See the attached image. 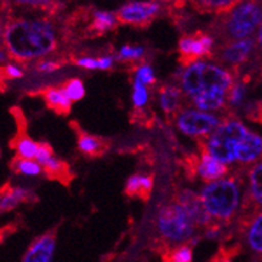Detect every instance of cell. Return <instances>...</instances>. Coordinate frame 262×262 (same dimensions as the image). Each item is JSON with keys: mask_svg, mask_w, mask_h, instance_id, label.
Instances as JSON below:
<instances>
[{"mask_svg": "<svg viewBox=\"0 0 262 262\" xmlns=\"http://www.w3.org/2000/svg\"><path fill=\"white\" fill-rule=\"evenodd\" d=\"M249 189L245 201L249 202L254 209H262V161L254 163L249 169Z\"/></svg>", "mask_w": 262, "mask_h": 262, "instance_id": "obj_15", "label": "cell"}, {"mask_svg": "<svg viewBox=\"0 0 262 262\" xmlns=\"http://www.w3.org/2000/svg\"><path fill=\"white\" fill-rule=\"evenodd\" d=\"M15 148H16L17 157L23 159H36L39 143L32 141L28 135L19 134L15 139Z\"/></svg>", "mask_w": 262, "mask_h": 262, "instance_id": "obj_22", "label": "cell"}, {"mask_svg": "<svg viewBox=\"0 0 262 262\" xmlns=\"http://www.w3.org/2000/svg\"><path fill=\"white\" fill-rule=\"evenodd\" d=\"M134 80H138V82L143 83L145 86H151L156 82V76L150 66L142 64L139 66L138 69L135 70L134 73Z\"/></svg>", "mask_w": 262, "mask_h": 262, "instance_id": "obj_29", "label": "cell"}, {"mask_svg": "<svg viewBox=\"0 0 262 262\" xmlns=\"http://www.w3.org/2000/svg\"><path fill=\"white\" fill-rule=\"evenodd\" d=\"M213 47L214 39L204 32L183 36L178 43L181 62L185 64V67H189L193 63L198 62V58L211 55Z\"/></svg>", "mask_w": 262, "mask_h": 262, "instance_id": "obj_9", "label": "cell"}, {"mask_svg": "<svg viewBox=\"0 0 262 262\" xmlns=\"http://www.w3.org/2000/svg\"><path fill=\"white\" fill-rule=\"evenodd\" d=\"M176 201L189 211L190 215L194 218V221L196 222L198 226H204L206 229L211 222H214L210 215L207 214L201 196L194 193V191H191V190L183 189L178 191Z\"/></svg>", "mask_w": 262, "mask_h": 262, "instance_id": "obj_12", "label": "cell"}, {"mask_svg": "<svg viewBox=\"0 0 262 262\" xmlns=\"http://www.w3.org/2000/svg\"><path fill=\"white\" fill-rule=\"evenodd\" d=\"M60 69V63L54 62V60H40L36 64V70L40 73H54Z\"/></svg>", "mask_w": 262, "mask_h": 262, "instance_id": "obj_33", "label": "cell"}, {"mask_svg": "<svg viewBox=\"0 0 262 262\" xmlns=\"http://www.w3.org/2000/svg\"><path fill=\"white\" fill-rule=\"evenodd\" d=\"M28 190L21 189V187H11L10 185H4L2 187V198H0V207L2 213H7L12 210L19 204H25L34 198Z\"/></svg>", "mask_w": 262, "mask_h": 262, "instance_id": "obj_16", "label": "cell"}, {"mask_svg": "<svg viewBox=\"0 0 262 262\" xmlns=\"http://www.w3.org/2000/svg\"><path fill=\"white\" fill-rule=\"evenodd\" d=\"M133 103H134L135 108H142L143 106H146L148 100V91L147 86H145L143 83L138 82V80H134L133 83Z\"/></svg>", "mask_w": 262, "mask_h": 262, "instance_id": "obj_27", "label": "cell"}, {"mask_svg": "<svg viewBox=\"0 0 262 262\" xmlns=\"http://www.w3.org/2000/svg\"><path fill=\"white\" fill-rule=\"evenodd\" d=\"M200 196L214 222H229L241 205V191L235 178H222L206 183Z\"/></svg>", "mask_w": 262, "mask_h": 262, "instance_id": "obj_4", "label": "cell"}, {"mask_svg": "<svg viewBox=\"0 0 262 262\" xmlns=\"http://www.w3.org/2000/svg\"><path fill=\"white\" fill-rule=\"evenodd\" d=\"M196 222L189 211L177 201L163 206L157 218V229L166 241L172 244H183L193 237Z\"/></svg>", "mask_w": 262, "mask_h": 262, "instance_id": "obj_6", "label": "cell"}, {"mask_svg": "<svg viewBox=\"0 0 262 262\" xmlns=\"http://www.w3.org/2000/svg\"><path fill=\"white\" fill-rule=\"evenodd\" d=\"M117 14L110 11H95L93 14V21L90 26V32L94 35H102L114 30L118 26Z\"/></svg>", "mask_w": 262, "mask_h": 262, "instance_id": "obj_21", "label": "cell"}, {"mask_svg": "<svg viewBox=\"0 0 262 262\" xmlns=\"http://www.w3.org/2000/svg\"><path fill=\"white\" fill-rule=\"evenodd\" d=\"M234 83L233 74L225 67L198 60L183 71L181 90L196 110L207 113L224 108Z\"/></svg>", "mask_w": 262, "mask_h": 262, "instance_id": "obj_1", "label": "cell"}, {"mask_svg": "<svg viewBox=\"0 0 262 262\" xmlns=\"http://www.w3.org/2000/svg\"><path fill=\"white\" fill-rule=\"evenodd\" d=\"M196 172L201 180L206 183L214 182V181L222 180L229 172L228 166L217 161L215 158L209 154V152L202 147L201 152V159L196 162Z\"/></svg>", "mask_w": 262, "mask_h": 262, "instance_id": "obj_13", "label": "cell"}, {"mask_svg": "<svg viewBox=\"0 0 262 262\" xmlns=\"http://www.w3.org/2000/svg\"><path fill=\"white\" fill-rule=\"evenodd\" d=\"M62 89L71 102L80 100L84 97V94H86L84 86H83V82L79 78H73V79H70L69 82H66L64 84H63Z\"/></svg>", "mask_w": 262, "mask_h": 262, "instance_id": "obj_25", "label": "cell"}, {"mask_svg": "<svg viewBox=\"0 0 262 262\" xmlns=\"http://www.w3.org/2000/svg\"><path fill=\"white\" fill-rule=\"evenodd\" d=\"M41 167H43V172H45L49 178L63 181V182H64L63 178H66V181L69 182V166H67V163L60 161V159L52 157V158H50Z\"/></svg>", "mask_w": 262, "mask_h": 262, "instance_id": "obj_23", "label": "cell"}, {"mask_svg": "<svg viewBox=\"0 0 262 262\" xmlns=\"http://www.w3.org/2000/svg\"><path fill=\"white\" fill-rule=\"evenodd\" d=\"M204 148L224 165H254L262 161V137L238 119H225L209 135Z\"/></svg>", "mask_w": 262, "mask_h": 262, "instance_id": "obj_2", "label": "cell"}, {"mask_svg": "<svg viewBox=\"0 0 262 262\" xmlns=\"http://www.w3.org/2000/svg\"><path fill=\"white\" fill-rule=\"evenodd\" d=\"M12 169L16 172H19V174L30 177L39 176L43 171L41 165L39 162H36L35 159H23L19 158V157H16L12 161Z\"/></svg>", "mask_w": 262, "mask_h": 262, "instance_id": "obj_24", "label": "cell"}, {"mask_svg": "<svg viewBox=\"0 0 262 262\" xmlns=\"http://www.w3.org/2000/svg\"><path fill=\"white\" fill-rule=\"evenodd\" d=\"M245 94H246V84L245 82H239L234 83V86L230 90V94H229L228 98V104L231 107H238L239 104L244 102L245 99Z\"/></svg>", "mask_w": 262, "mask_h": 262, "instance_id": "obj_28", "label": "cell"}, {"mask_svg": "<svg viewBox=\"0 0 262 262\" xmlns=\"http://www.w3.org/2000/svg\"><path fill=\"white\" fill-rule=\"evenodd\" d=\"M255 45H257V39L254 38L226 43L220 50L218 59L231 69H238L239 66H242L250 59L253 51L255 50Z\"/></svg>", "mask_w": 262, "mask_h": 262, "instance_id": "obj_10", "label": "cell"}, {"mask_svg": "<svg viewBox=\"0 0 262 262\" xmlns=\"http://www.w3.org/2000/svg\"><path fill=\"white\" fill-rule=\"evenodd\" d=\"M152 190V177L151 176H131L126 182L124 193L130 196H139L142 200H148Z\"/></svg>", "mask_w": 262, "mask_h": 262, "instance_id": "obj_19", "label": "cell"}, {"mask_svg": "<svg viewBox=\"0 0 262 262\" xmlns=\"http://www.w3.org/2000/svg\"><path fill=\"white\" fill-rule=\"evenodd\" d=\"M3 75L7 79H19L23 76V71H21L17 66L15 64H7L3 67Z\"/></svg>", "mask_w": 262, "mask_h": 262, "instance_id": "obj_34", "label": "cell"}, {"mask_svg": "<svg viewBox=\"0 0 262 262\" xmlns=\"http://www.w3.org/2000/svg\"><path fill=\"white\" fill-rule=\"evenodd\" d=\"M52 157H54V151H52L51 146H50L49 143H46V142H40V143H39L38 154H36V159H35V161L43 166L50 158H52Z\"/></svg>", "mask_w": 262, "mask_h": 262, "instance_id": "obj_31", "label": "cell"}, {"mask_svg": "<svg viewBox=\"0 0 262 262\" xmlns=\"http://www.w3.org/2000/svg\"><path fill=\"white\" fill-rule=\"evenodd\" d=\"M76 135H78V148L84 156L89 157H100L108 148V142L103 138L95 137V135L87 134L86 131L76 128Z\"/></svg>", "mask_w": 262, "mask_h": 262, "instance_id": "obj_14", "label": "cell"}, {"mask_svg": "<svg viewBox=\"0 0 262 262\" xmlns=\"http://www.w3.org/2000/svg\"><path fill=\"white\" fill-rule=\"evenodd\" d=\"M41 97L45 99L46 104L49 108L54 110L58 114L66 115L71 110V100L66 95L63 89H55V87H47L41 91Z\"/></svg>", "mask_w": 262, "mask_h": 262, "instance_id": "obj_17", "label": "cell"}, {"mask_svg": "<svg viewBox=\"0 0 262 262\" xmlns=\"http://www.w3.org/2000/svg\"><path fill=\"white\" fill-rule=\"evenodd\" d=\"M246 242L254 254L262 255V210L255 211L246 228Z\"/></svg>", "mask_w": 262, "mask_h": 262, "instance_id": "obj_18", "label": "cell"}, {"mask_svg": "<svg viewBox=\"0 0 262 262\" xmlns=\"http://www.w3.org/2000/svg\"><path fill=\"white\" fill-rule=\"evenodd\" d=\"M222 119L215 114L196 108H186L177 115V126L190 137H209L220 127Z\"/></svg>", "mask_w": 262, "mask_h": 262, "instance_id": "obj_7", "label": "cell"}, {"mask_svg": "<svg viewBox=\"0 0 262 262\" xmlns=\"http://www.w3.org/2000/svg\"><path fill=\"white\" fill-rule=\"evenodd\" d=\"M262 25V3L244 2L237 4L222 19L220 31L222 38L230 41L252 39Z\"/></svg>", "mask_w": 262, "mask_h": 262, "instance_id": "obj_5", "label": "cell"}, {"mask_svg": "<svg viewBox=\"0 0 262 262\" xmlns=\"http://www.w3.org/2000/svg\"><path fill=\"white\" fill-rule=\"evenodd\" d=\"M257 45H258L259 49L262 50V25L261 27H259L258 32H257Z\"/></svg>", "mask_w": 262, "mask_h": 262, "instance_id": "obj_35", "label": "cell"}, {"mask_svg": "<svg viewBox=\"0 0 262 262\" xmlns=\"http://www.w3.org/2000/svg\"><path fill=\"white\" fill-rule=\"evenodd\" d=\"M3 41L11 58L27 62L54 52L58 47L56 31L47 19L19 17L8 21Z\"/></svg>", "mask_w": 262, "mask_h": 262, "instance_id": "obj_3", "label": "cell"}, {"mask_svg": "<svg viewBox=\"0 0 262 262\" xmlns=\"http://www.w3.org/2000/svg\"><path fill=\"white\" fill-rule=\"evenodd\" d=\"M166 262H191L193 261V250L189 245H181L172 249L163 255Z\"/></svg>", "mask_w": 262, "mask_h": 262, "instance_id": "obj_26", "label": "cell"}, {"mask_svg": "<svg viewBox=\"0 0 262 262\" xmlns=\"http://www.w3.org/2000/svg\"><path fill=\"white\" fill-rule=\"evenodd\" d=\"M159 10L161 6L156 2H133L122 6L115 14L122 25L146 27L156 19Z\"/></svg>", "mask_w": 262, "mask_h": 262, "instance_id": "obj_8", "label": "cell"}, {"mask_svg": "<svg viewBox=\"0 0 262 262\" xmlns=\"http://www.w3.org/2000/svg\"><path fill=\"white\" fill-rule=\"evenodd\" d=\"M145 55V49L142 46H123L119 51L118 59H123V60H135V59H141Z\"/></svg>", "mask_w": 262, "mask_h": 262, "instance_id": "obj_30", "label": "cell"}, {"mask_svg": "<svg viewBox=\"0 0 262 262\" xmlns=\"http://www.w3.org/2000/svg\"><path fill=\"white\" fill-rule=\"evenodd\" d=\"M55 230L46 233L35 239L26 252L23 262H52L55 252Z\"/></svg>", "mask_w": 262, "mask_h": 262, "instance_id": "obj_11", "label": "cell"}, {"mask_svg": "<svg viewBox=\"0 0 262 262\" xmlns=\"http://www.w3.org/2000/svg\"><path fill=\"white\" fill-rule=\"evenodd\" d=\"M183 93L181 89L176 86H166L161 87L159 90V103L162 110L165 111L166 114H176L178 113L181 107V100H182Z\"/></svg>", "mask_w": 262, "mask_h": 262, "instance_id": "obj_20", "label": "cell"}, {"mask_svg": "<svg viewBox=\"0 0 262 262\" xmlns=\"http://www.w3.org/2000/svg\"><path fill=\"white\" fill-rule=\"evenodd\" d=\"M76 66L83 67L87 70H100V62L99 58H91V56H84V58H79L74 60Z\"/></svg>", "mask_w": 262, "mask_h": 262, "instance_id": "obj_32", "label": "cell"}]
</instances>
